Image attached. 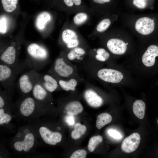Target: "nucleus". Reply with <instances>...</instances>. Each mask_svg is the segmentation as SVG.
<instances>
[{
	"mask_svg": "<svg viewBox=\"0 0 158 158\" xmlns=\"http://www.w3.org/2000/svg\"><path fill=\"white\" fill-rule=\"evenodd\" d=\"M13 66L1 63L0 64V83L7 89L14 87L16 73Z\"/></svg>",
	"mask_w": 158,
	"mask_h": 158,
	"instance_id": "nucleus-1",
	"label": "nucleus"
},
{
	"mask_svg": "<svg viewBox=\"0 0 158 158\" xmlns=\"http://www.w3.org/2000/svg\"><path fill=\"white\" fill-rule=\"evenodd\" d=\"M38 75L39 74L34 71L26 72L22 75L18 82V86L21 92L27 94L32 91Z\"/></svg>",
	"mask_w": 158,
	"mask_h": 158,
	"instance_id": "nucleus-2",
	"label": "nucleus"
},
{
	"mask_svg": "<svg viewBox=\"0 0 158 158\" xmlns=\"http://www.w3.org/2000/svg\"><path fill=\"white\" fill-rule=\"evenodd\" d=\"M155 24L154 20L148 16L138 18L135 22L134 28L136 31L142 35H148L154 30Z\"/></svg>",
	"mask_w": 158,
	"mask_h": 158,
	"instance_id": "nucleus-3",
	"label": "nucleus"
},
{
	"mask_svg": "<svg viewBox=\"0 0 158 158\" xmlns=\"http://www.w3.org/2000/svg\"><path fill=\"white\" fill-rule=\"evenodd\" d=\"M98 77L102 80L108 83H117L123 77L120 71L112 69L104 68L99 70L97 73Z\"/></svg>",
	"mask_w": 158,
	"mask_h": 158,
	"instance_id": "nucleus-4",
	"label": "nucleus"
},
{
	"mask_svg": "<svg viewBox=\"0 0 158 158\" xmlns=\"http://www.w3.org/2000/svg\"><path fill=\"white\" fill-rule=\"evenodd\" d=\"M27 50L29 56L38 63H44L48 58V53L47 50L37 44L32 43L30 44Z\"/></svg>",
	"mask_w": 158,
	"mask_h": 158,
	"instance_id": "nucleus-5",
	"label": "nucleus"
},
{
	"mask_svg": "<svg viewBox=\"0 0 158 158\" xmlns=\"http://www.w3.org/2000/svg\"><path fill=\"white\" fill-rule=\"evenodd\" d=\"M139 134L135 133L126 138L121 145L122 150L125 152L130 153L134 151L138 147L140 141Z\"/></svg>",
	"mask_w": 158,
	"mask_h": 158,
	"instance_id": "nucleus-6",
	"label": "nucleus"
},
{
	"mask_svg": "<svg viewBox=\"0 0 158 158\" xmlns=\"http://www.w3.org/2000/svg\"><path fill=\"white\" fill-rule=\"evenodd\" d=\"M127 43L121 39L112 38L107 42V46L109 51L114 54L121 55L125 54L127 49Z\"/></svg>",
	"mask_w": 158,
	"mask_h": 158,
	"instance_id": "nucleus-7",
	"label": "nucleus"
},
{
	"mask_svg": "<svg viewBox=\"0 0 158 158\" xmlns=\"http://www.w3.org/2000/svg\"><path fill=\"white\" fill-rule=\"evenodd\" d=\"M39 132L44 141L48 145H56L57 143L60 142L62 139L60 133L52 132L45 127H40Z\"/></svg>",
	"mask_w": 158,
	"mask_h": 158,
	"instance_id": "nucleus-8",
	"label": "nucleus"
},
{
	"mask_svg": "<svg viewBox=\"0 0 158 158\" xmlns=\"http://www.w3.org/2000/svg\"><path fill=\"white\" fill-rule=\"evenodd\" d=\"M54 69L57 75L63 78L69 77L73 72V68L67 64L63 59L61 58L56 59L54 63Z\"/></svg>",
	"mask_w": 158,
	"mask_h": 158,
	"instance_id": "nucleus-9",
	"label": "nucleus"
},
{
	"mask_svg": "<svg viewBox=\"0 0 158 158\" xmlns=\"http://www.w3.org/2000/svg\"><path fill=\"white\" fill-rule=\"evenodd\" d=\"M158 56V46L151 45L147 49L142 57L143 64L146 66L150 67L155 63V58Z\"/></svg>",
	"mask_w": 158,
	"mask_h": 158,
	"instance_id": "nucleus-10",
	"label": "nucleus"
},
{
	"mask_svg": "<svg viewBox=\"0 0 158 158\" xmlns=\"http://www.w3.org/2000/svg\"><path fill=\"white\" fill-rule=\"evenodd\" d=\"M1 63L14 66L16 63V51L13 46L8 47L1 53L0 56Z\"/></svg>",
	"mask_w": 158,
	"mask_h": 158,
	"instance_id": "nucleus-11",
	"label": "nucleus"
},
{
	"mask_svg": "<svg viewBox=\"0 0 158 158\" xmlns=\"http://www.w3.org/2000/svg\"><path fill=\"white\" fill-rule=\"evenodd\" d=\"M63 41L69 48L77 47L79 44L78 37L76 33L69 29L64 30L62 34Z\"/></svg>",
	"mask_w": 158,
	"mask_h": 158,
	"instance_id": "nucleus-12",
	"label": "nucleus"
},
{
	"mask_svg": "<svg viewBox=\"0 0 158 158\" xmlns=\"http://www.w3.org/2000/svg\"><path fill=\"white\" fill-rule=\"evenodd\" d=\"M84 97L88 104L93 107H100L103 102L102 98L92 89L87 90L84 93Z\"/></svg>",
	"mask_w": 158,
	"mask_h": 158,
	"instance_id": "nucleus-13",
	"label": "nucleus"
},
{
	"mask_svg": "<svg viewBox=\"0 0 158 158\" xmlns=\"http://www.w3.org/2000/svg\"><path fill=\"white\" fill-rule=\"evenodd\" d=\"M35 141V138L31 133L27 134L25 136L23 141H17L14 144V147L18 151L23 150L28 152L33 147Z\"/></svg>",
	"mask_w": 158,
	"mask_h": 158,
	"instance_id": "nucleus-14",
	"label": "nucleus"
},
{
	"mask_svg": "<svg viewBox=\"0 0 158 158\" xmlns=\"http://www.w3.org/2000/svg\"><path fill=\"white\" fill-rule=\"evenodd\" d=\"M39 78L41 83L48 92H52L54 91L59 85L56 79L50 75L39 74Z\"/></svg>",
	"mask_w": 158,
	"mask_h": 158,
	"instance_id": "nucleus-15",
	"label": "nucleus"
},
{
	"mask_svg": "<svg viewBox=\"0 0 158 158\" xmlns=\"http://www.w3.org/2000/svg\"><path fill=\"white\" fill-rule=\"evenodd\" d=\"M35 106L34 99L31 97H27L23 100L20 105V113L23 116H28L32 113Z\"/></svg>",
	"mask_w": 158,
	"mask_h": 158,
	"instance_id": "nucleus-16",
	"label": "nucleus"
},
{
	"mask_svg": "<svg viewBox=\"0 0 158 158\" xmlns=\"http://www.w3.org/2000/svg\"><path fill=\"white\" fill-rule=\"evenodd\" d=\"M32 92L34 98L38 101L44 100L47 96L48 91L41 83L39 78V74L35 83Z\"/></svg>",
	"mask_w": 158,
	"mask_h": 158,
	"instance_id": "nucleus-17",
	"label": "nucleus"
},
{
	"mask_svg": "<svg viewBox=\"0 0 158 158\" xmlns=\"http://www.w3.org/2000/svg\"><path fill=\"white\" fill-rule=\"evenodd\" d=\"M65 109L68 115L73 116L81 113L83 110V107L80 102L73 101L67 104Z\"/></svg>",
	"mask_w": 158,
	"mask_h": 158,
	"instance_id": "nucleus-18",
	"label": "nucleus"
},
{
	"mask_svg": "<svg viewBox=\"0 0 158 158\" xmlns=\"http://www.w3.org/2000/svg\"><path fill=\"white\" fill-rule=\"evenodd\" d=\"M145 102L141 100H137L133 103V111L135 116L140 119H142L145 116Z\"/></svg>",
	"mask_w": 158,
	"mask_h": 158,
	"instance_id": "nucleus-19",
	"label": "nucleus"
},
{
	"mask_svg": "<svg viewBox=\"0 0 158 158\" xmlns=\"http://www.w3.org/2000/svg\"><path fill=\"white\" fill-rule=\"evenodd\" d=\"M51 17L49 13L43 12L37 16L36 20V25L39 30H43L45 28L47 23L51 20Z\"/></svg>",
	"mask_w": 158,
	"mask_h": 158,
	"instance_id": "nucleus-20",
	"label": "nucleus"
},
{
	"mask_svg": "<svg viewBox=\"0 0 158 158\" xmlns=\"http://www.w3.org/2000/svg\"><path fill=\"white\" fill-rule=\"evenodd\" d=\"M111 116L109 114L103 113L99 114L97 117L96 126L98 129H101L112 121Z\"/></svg>",
	"mask_w": 158,
	"mask_h": 158,
	"instance_id": "nucleus-21",
	"label": "nucleus"
},
{
	"mask_svg": "<svg viewBox=\"0 0 158 158\" xmlns=\"http://www.w3.org/2000/svg\"><path fill=\"white\" fill-rule=\"evenodd\" d=\"M58 83L61 88L66 91L74 90L78 84L77 80L74 78H71L68 80H59Z\"/></svg>",
	"mask_w": 158,
	"mask_h": 158,
	"instance_id": "nucleus-22",
	"label": "nucleus"
},
{
	"mask_svg": "<svg viewBox=\"0 0 158 158\" xmlns=\"http://www.w3.org/2000/svg\"><path fill=\"white\" fill-rule=\"evenodd\" d=\"M86 130L85 126L78 123L75 125L74 130L71 133V137L74 139H78L85 133Z\"/></svg>",
	"mask_w": 158,
	"mask_h": 158,
	"instance_id": "nucleus-23",
	"label": "nucleus"
},
{
	"mask_svg": "<svg viewBox=\"0 0 158 158\" xmlns=\"http://www.w3.org/2000/svg\"><path fill=\"white\" fill-rule=\"evenodd\" d=\"M18 0H1L4 10L8 13L11 12L16 8Z\"/></svg>",
	"mask_w": 158,
	"mask_h": 158,
	"instance_id": "nucleus-24",
	"label": "nucleus"
},
{
	"mask_svg": "<svg viewBox=\"0 0 158 158\" xmlns=\"http://www.w3.org/2000/svg\"><path fill=\"white\" fill-rule=\"evenodd\" d=\"M85 54V51L84 49L80 47H76L73 48L69 52L67 56L69 60L73 61L79 58Z\"/></svg>",
	"mask_w": 158,
	"mask_h": 158,
	"instance_id": "nucleus-25",
	"label": "nucleus"
},
{
	"mask_svg": "<svg viewBox=\"0 0 158 158\" xmlns=\"http://www.w3.org/2000/svg\"><path fill=\"white\" fill-rule=\"evenodd\" d=\"M102 140V137L100 135L93 136L91 137L89 140L88 145L89 150L90 152H93Z\"/></svg>",
	"mask_w": 158,
	"mask_h": 158,
	"instance_id": "nucleus-26",
	"label": "nucleus"
},
{
	"mask_svg": "<svg viewBox=\"0 0 158 158\" xmlns=\"http://www.w3.org/2000/svg\"><path fill=\"white\" fill-rule=\"evenodd\" d=\"M97 54L95 57L98 61L104 62L107 60L110 57V54L104 49L99 48L96 51Z\"/></svg>",
	"mask_w": 158,
	"mask_h": 158,
	"instance_id": "nucleus-27",
	"label": "nucleus"
},
{
	"mask_svg": "<svg viewBox=\"0 0 158 158\" xmlns=\"http://www.w3.org/2000/svg\"><path fill=\"white\" fill-rule=\"evenodd\" d=\"M111 23V20L105 18L102 20L96 27V30L99 32H102L106 31L110 26Z\"/></svg>",
	"mask_w": 158,
	"mask_h": 158,
	"instance_id": "nucleus-28",
	"label": "nucleus"
},
{
	"mask_svg": "<svg viewBox=\"0 0 158 158\" xmlns=\"http://www.w3.org/2000/svg\"><path fill=\"white\" fill-rule=\"evenodd\" d=\"M87 15L84 12L77 13L74 16L73 21L76 25H81L85 22L87 19Z\"/></svg>",
	"mask_w": 158,
	"mask_h": 158,
	"instance_id": "nucleus-29",
	"label": "nucleus"
},
{
	"mask_svg": "<svg viewBox=\"0 0 158 158\" xmlns=\"http://www.w3.org/2000/svg\"><path fill=\"white\" fill-rule=\"evenodd\" d=\"M64 4L67 7L73 8L82 6V0H62Z\"/></svg>",
	"mask_w": 158,
	"mask_h": 158,
	"instance_id": "nucleus-30",
	"label": "nucleus"
},
{
	"mask_svg": "<svg viewBox=\"0 0 158 158\" xmlns=\"http://www.w3.org/2000/svg\"><path fill=\"white\" fill-rule=\"evenodd\" d=\"M12 118L11 115L7 113H5L3 108L0 109V124L4 123H8L11 120Z\"/></svg>",
	"mask_w": 158,
	"mask_h": 158,
	"instance_id": "nucleus-31",
	"label": "nucleus"
},
{
	"mask_svg": "<svg viewBox=\"0 0 158 158\" xmlns=\"http://www.w3.org/2000/svg\"><path fill=\"white\" fill-rule=\"evenodd\" d=\"M7 20L6 17L2 16L0 19V32L1 34H5L7 28Z\"/></svg>",
	"mask_w": 158,
	"mask_h": 158,
	"instance_id": "nucleus-32",
	"label": "nucleus"
},
{
	"mask_svg": "<svg viewBox=\"0 0 158 158\" xmlns=\"http://www.w3.org/2000/svg\"><path fill=\"white\" fill-rule=\"evenodd\" d=\"M87 154L86 152L84 150H78L74 152L71 156L70 158H85Z\"/></svg>",
	"mask_w": 158,
	"mask_h": 158,
	"instance_id": "nucleus-33",
	"label": "nucleus"
},
{
	"mask_svg": "<svg viewBox=\"0 0 158 158\" xmlns=\"http://www.w3.org/2000/svg\"><path fill=\"white\" fill-rule=\"evenodd\" d=\"M147 0H133V4L140 9L145 8L147 6Z\"/></svg>",
	"mask_w": 158,
	"mask_h": 158,
	"instance_id": "nucleus-34",
	"label": "nucleus"
},
{
	"mask_svg": "<svg viewBox=\"0 0 158 158\" xmlns=\"http://www.w3.org/2000/svg\"><path fill=\"white\" fill-rule=\"evenodd\" d=\"M108 133L110 136L115 139H120L122 137L121 134L116 130H109L108 131Z\"/></svg>",
	"mask_w": 158,
	"mask_h": 158,
	"instance_id": "nucleus-35",
	"label": "nucleus"
},
{
	"mask_svg": "<svg viewBox=\"0 0 158 158\" xmlns=\"http://www.w3.org/2000/svg\"><path fill=\"white\" fill-rule=\"evenodd\" d=\"M111 0H90L92 4L101 5L110 2Z\"/></svg>",
	"mask_w": 158,
	"mask_h": 158,
	"instance_id": "nucleus-36",
	"label": "nucleus"
},
{
	"mask_svg": "<svg viewBox=\"0 0 158 158\" xmlns=\"http://www.w3.org/2000/svg\"><path fill=\"white\" fill-rule=\"evenodd\" d=\"M65 121L66 123L70 126H73L75 123V118L73 115H68L65 118Z\"/></svg>",
	"mask_w": 158,
	"mask_h": 158,
	"instance_id": "nucleus-37",
	"label": "nucleus"
},
{
	"mask_svg": "<svg viewBox=\"0 0 158 158\" xmlns=\"http://www.w3.org/2000/svg\"><path fill=\"white\" fill-rule=\"evenodd\" d=\"M5 102L4 99L1 95L0 96V108H3L4 106Z\"/></svg>",
	"mask_w": 158,
	"mask_h": 158,
	"instance_id": "nucleus-38",
	"label": "nucleus"
},
{
	"mask_svg": "<svg viewBox=\"0 0 158 158\" xmlns=\"http://www.w3.org/2000/svg\"><path fill=\"white\" fill-rule=\"evenodd\" d=\"M157 123L158 124V119L157 120Z\"/></svg>",
	"mask_w": 158,
	"mask_h": 158,
	"instance_id": "nucleus-39",
	"label": "nucleus"
}]
</instances>
